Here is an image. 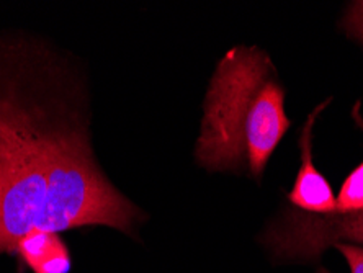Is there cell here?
Masks as SVG:
<instances>
[{"instance_id": "obj_1", "label": "cell", "mask_w": 363, "mask_h": 273, "mask_svg": "<svg viewBox=\"0 0 363 273\" xmlns=\"http://www.w3.org/2000/svg\"><path fill=\"white\" fill-rule=\"evenodd\" d=\"M90 72L76 52L25 28L0 30V257L21 238L110 228L131 238L146 213L101 167Z\"/></svg>"}, {"instance_id": "obj_2", "label": "cell", "mask_w": 363, "mask_h": 273, "mask_svg": "<svg viewBox=\"0 0 363 273\" xmlns=\"http://www.w3.org/2000/svg\"><path fill=\"white\" fill-rule=\"evenodd\" d=\"M290 125L270 57L255 46H236L211 76L195 160L208 172H245L260 182Z\"/></svg>"}, {"instance_id": "obj_3", "label": "cell", "mask_w": 363, "mask_h": 273, "mask_svg": "<svg viewBox=\"0 0 363 273\" xmlns=\"http://www.w3.org/2000/svg\"><path fill=\"white\" fill-rule=\"evenodd\" d=\"M339 240L363 244V210L324 216L290 210L262 235V243L279 259H318Z\"/></svg>"}, {"instance_id": "obj_4", "label": "cell", "mask_w": 363, "mask_h": 273, "mask_svg": "<svg viewBox=\"0 0 363 273\" xmlns=\"http://www.w3.org/2000/svg\"><path fill=\"white\" fill-rule=\"evenodd\" d=\"M329 100L318 105L308 120L304 121V126L300 136V149H301V165L298 170L295 184L291 190L288 191V201L300 211L311 213V215H334L335 213V196L333 186L325 177L319 172L313 160V130L314 123L321 111L329 105Z\"/></svg>"}, {"instance_id": "obj_5", "label": "cell", "mask_w": 363, "mask_h": 273, "mask_svg": "<svg viewBox=\"0 0 363 273\" xmlns=\"http://www.w3.org/2000/svg\"><path fill=\"white\" fill-rule=\"evenodd\" d=\"M15 257L33 273H69L72 259L61 233L35 229L21 238Z\"/></svg>"}, {"instance_id": "obj_6", "label": "cell", "mask_w": 363, "mask_h": 273, "mask_svg": "<svg viewBox=\"0 0 363 273\" xmlns=\"http://www.w3.org/2000/svg\"><path fill=\"white\" fill-rule=\"evenodd\" d=\"M352 116L357 126L363 130V116L360 115V101H357L352 108ZM363 210V160L347 175L339 198H335V213L334 215H345V213H355Z\"/></svg>"}, {"instance_id": "obj_7", "label": "cell", "mask_w": 363, "mask_h": 273, "mask_svg": "<svg viewBox=\"0 0 363 273\" xmlns=\"http://www.w3.org/2000/svg\"><path fill=\"white\" fill-rule=\"evenodd\" d=\"M342 30L350 38L363 45V0L350 4L342 20Z\"/></svg>"}, {"instance_id": "obj_8", "label": "cell", "mask_w": 363, "mask_h": 273, "mask_svg": "<svg viewBox=\"0 0 363 273\" xmlns=\"http://www.w3.org/2000/svg\"><path fill=\"white\" fill-rule=\"evenodd\" d=\"M334 247L344 255L350 273H363V247L347 243H337Z\"/></svg>"}]
</instances>
